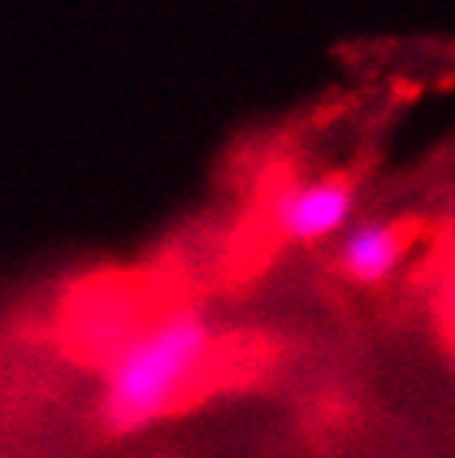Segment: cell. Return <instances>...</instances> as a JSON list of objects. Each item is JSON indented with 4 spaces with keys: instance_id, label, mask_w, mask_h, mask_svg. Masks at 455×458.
Instances as JSON below:
<instances>
[{
    "instance_id": "7a4b0ae2",
    "label": "cell",
    "mask_w": 455,
    "mask_h": 458,
    "mask_svg": "<svg viewBox=\"0 0 455 458\" xmlns=\"http://www.w3.org/2000/svg\"><path fill=\"white\" fill-rule=\"evenodd\" d=\"M356 209V193L346 180H313L289 186L273 199L270 219L276 233L289 242L309 246L336 236L349 226Z\"/></svg>"
},
{
    "instance_id": "3957f363",
    "label": "cell",
    "mask_w": 455,
    "mask_h": 458,
    "mask_svg": "<svg viewBox=\"0 0 455 458\" xmlns=\"http://www.w3.org/2000/svg\"><path fill=\"white\" fill-rule=\"evenodd\" d=\"M406 236L382 219H365L346 233L339 246V269L359 286H379L402 266Z\"/></svg>"
},
{
    "instance_id": "6da1fadb",
    "label": "cell",
    "mask_w": 455,
    "mask_h": 458,
    "mask_svg": "<svg viewBox=\"0 0 455 458\" xmlns=\"http://www.w3.org/2000/svg\"><path fill=\"white\" fill-rule=\"evenodd\" d=\"M213 345V326L196 310H173L130 335L103 376V428L133 436L170 415L210 362Z\"/></svg>"
}]
</instances>
